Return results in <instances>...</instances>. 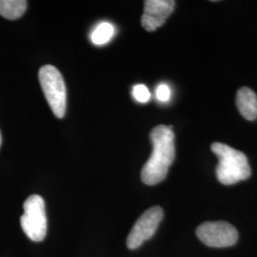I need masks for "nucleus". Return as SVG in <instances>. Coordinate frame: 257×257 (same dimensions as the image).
<instances>
[{
	"label": "nucleus",
	"mask_w": 257,
	"mask_h": 257,
	"mask_svg": "<svg viewBox=\"0 0 257 257\" xmlns=\"http://www.w3.org/2000/svg\"><path fill=\"white\" fill-rule=\"evenodd\" d=\"M150 138L153 153L142 169L141 179L146 185H156L165 179L175 160V134L172 127L159 125L153 128Z\"/></svg>",
	"instance_id": "1"
},
{
	"label": "nucleus",
	"mask_w": 257,
	"mask_h": 257,
	"mask_svg": "<svg viewBox=\"0 0 257 257\" xmlns=\"http://www.w3.org/2000/svg\"><path fill=\"white\" fill-rule=\"evenodd\" d=\"M211 148L218 158L216 176L220 183L232 185L249 177L250 167L245 154L219 142L213 143Z\"/></svg>",
	"instance_id": "2"
},
{
	"label": "nucleus",
	"mask_w": 257,
	"mask_h": 257,
	"mask_svg": "<svg viewBox=\"0 0 257 257\" xmlns=\"http://www.w3.org/2000/svg\"><path fill=\"white\" fill-rule=\"evenodd\" d=\"M41 89L55 116L62 118L66 112L67 92L64 79L53 65L43 66L38 73Z\"/></svg>",
	"instance_id": "3"
},
{
	"label": "nucleus",
	"mask_w": 257,
	"mask_h": 257,
	"mask_svg": "<svg viewBox=\"0 0 257 257\" xmlns=\"http://www.w3.org/2000/svg\"><path fill=\"white\" fill-rule=\"evenodd\" d=\"M23 209L24 214L20 218L22 230L32 241H43L48 228L44 199L38 194H33L24 202Z\"/></svg>",
	"instance_id": "4"
},
{
	"label": "nucleus",
	"mask_w": 257,
	"mask_h": 257,
	"mask_svg": "<svg viewBox=\"0 0 257 257\" xmlns=\"http://www.w3.org/2000/svg\"><path fill=\"white\" fill-rule=\"evenodd\" d=\"M196 235L208 247L227 248L237 242L238 231L225 221L205 222L196 229Z\"/></svg>",
	"instance_id": "5"
},
{
	"label": "nucleus",
	"mask_w": 257,
	"mask_h": 257,
	"mask_svg": "<svg viewBox=\"0 0 257 257\" xmlns=\"http://www.w3.org/2000/svg\"><path fill=\"white\" fill-rule=\"evenodd\" d=\"M164 212L161 207H153L145 211L136 222L127 237L130 249L139 248L145 241L154 236L158 225L163 219Z\"/></svg>",
	"instance_id": "6"
},
{
	"label": "nucleus",
	"mask_w": 257,
	"mask_h": 257,
	"mask_svg": "<svg viewBox=\"0 0 257 257\" xmlns=\"http://www.w3.org/2000/svg\"><path fill=\"white\" fill-rule=\"evenodd\" d=\"M173 0H146L141 19L142 27L148 32H154L161 27L175 9Z\"/></svg>",
	"instance_id": "7"
},
{
	"label": "nucleus",
	"mask_w": 257,
	"mask_h": 257,
	"mask_svg": "<svg viewBox=\"0 0 257 257\" xmlns=\"http://www.w3.org/2000/svg\"><path fill=\"white\" fill-rule=\"evenodd\" d=\"M236 105L241 115L247 120L257 118V95L249 88L242 87L236 93Z\"/></svg>",
	"instance_id": "8"
},
{
	"label": "nucleus",
	"mask_w": 257,
	"mask_h": 257,
	"mask_svg": "<svg viewBox=\"0 0 257 257\" xmlns=\"http://www.w3.org/2000/svg\"><path fill=\"white\" fill-rule=\"evenodd\" d=\"M27 9L25 0H0V16L7 19L21 18Z\"/></svg>",
	"instance_id": "9"
},
{
	"label": "nucleus",
	"mask_w": 257,
	"mask_h": 257,
	"mask_svg": "<svg viewBox=\"0 0 257 257\" xmlns=\"http://www.w3.org/2000/svg\"><path fill=\"white\" fill-rule=\"evenodd\" d=\"M114 27L110 22H101L92 31L91 39L95 45H104L108 43L114 36Z\"/></svg>",
	"instance_id": "10"
},
{
	"label": "nucleus",
	"mask_w": 257,
	"mask_h": 257,
	"mask_svg": "<svg viewBox=\"0 0 257 257\" xmlns=\"http://www.w3.org/2000/svg\"><path fill=\"white\" fill-rule=\"evenodd\" d=\"M133 96L139 103H147L151 99V92L143 84H138L133 88Z\"/></svg>",
	"instance_id": "11"
},
{
	"label": "nucleus",
	"mask_w": 257,
	"mask_h": 257,
	"mask_svg": "<svg viewBox=\"0 0 257 257\" xmlns=\"http://www.w3.org/2000/svg\"><path fill=\"white\" fill-rule=\"evenodd\" d=\"M171 94H172L171 89L165 83H161L157 86L156 90V99L158 101L163 102V103L169 101L171 98Z\"/></svg>",
	"instance_id": "12"
},
{
	"label": "nucleus",
	"mask_w": 257,
	"mask_h": 257,
	"mask_svg": "<svg viewBox=\"0 0 257 257\" xmlns=\"http://www.w3.org/2000/svg\"><path fill=\"white\" fill-rule=\"evenodd\" d=\"M1 142H2V138H1V133H0V146H1Z\"/></svg>",
	"instance_id": "13"
}]
</instances>
